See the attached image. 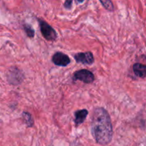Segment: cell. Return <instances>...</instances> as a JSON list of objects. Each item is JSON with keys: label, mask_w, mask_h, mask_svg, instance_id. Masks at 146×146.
Instances as JSON below:
<instances>
[{"label": "cell", "mask_w": 146, "mask_h": 146, "mask_svg": "<svg viewBox=\"0 0 146 146\" xmlns=\"http://www.w3.org/2000/svg\"><path fill=\"white\" fill-rule=\"evenodd\" d=\"M91 133L93 137L101 145H106L113 138V126L111 117L104 108L94 109L91 121Z\"/></svg>", "instance_id": "6da1fadb"}, {"label": "cell", "mask_w": 146, "mask_h": 146, "mask_svg": "<svg viewBox=\"0 0 146 146\" xmlns=\"http://www.w3.org/2000/svg\"><path fill=\"white\" fill-rule=\"evenodd\" d=\"M39 22L40 30L43 36L48 41H55L57 38L56 31L44 20L38 19Z\"/></svg>", "instance_id": "7a4b0ae2"}, {"label": "cell", "mask_w": 146, "mask_h": 146, "mask_svg": "<svg viewBox=\"0 0 146 146\" xmlns=\"http://www.w3.org/2000/svg\"><path fill=\"white\" fill-rule=\"evenodd\" d=\"M74 79L79 80L85 84H91L94 81L95 77L91 71L86 69H81L74 73Z\"/></svg>", "instance_id": "3957f363"}, {"label": "cell", "mask_w": 146, "mask_h": 146, "mask_svg": "<svg viewBox=\"0 0 146 146\" xmlns=\"http://www.w3.org/2000/svg\"><path fill=\"white\" fill-rule=\"evenodd\" d=\"M52 61L58 66H67L71 63V59L66 54L62 52H56L52 57Z\"/></svg>", "instance_id": "277c9868"}, {"label": "cell", "mask_w": 146, "mask_h": 146, "mask_svg": "<svg viewBox=\"0 0 146 146\" xmlns=\"http://www.w3.org/2000/svg\"><path fill=\"white\" fill-rule=\"evenodd\" d=\"M76 61L77 63H81L83 64L91 65L94 62V57L91 51H87L85 53H78L74 56Z\"/></svg>", "instance_id": "5b68a950"}, {"label": "cell", "mask_w": 146, "mask_h": 146, "mask_svg": "<svg viewBox=\"0 0 146 146\" xmlns=\"http://www.w3.org/2000/svg\"><path fill=\"white\" fill-rule=\"evenodd\" d=\"M8 80L9 82L11 84H14V85L19 84L22 81L21 71L17 68L11 70L8 75Z\"/></svg>", "instance_id": "8992f818"}, {"label": "cell", "mask_w": 146, "mask_h": 146, "mask_svg": "<svg viewBox=\"0 0 146 146\" xmlns=\"http://www.w3.org/2000/svg\"><path fill=\"white\" fill-rule=\"evenodd\" d=\"M88 112L86 109L79 110L75 112V123L76 125H81V123L84 122V121L86 118L87 115H88Z\"/></svg>", "instance_id": "52a82bcc"}, {"label": "cell", "mask_w": 146, "mask_h": 146, "mask_svg": "<svg viewBox=\"0 0 146 146\" xmlns=\"http://www.w3.org/2000/svg\"><path fill=\"white\" fill-rule=\"evenodd\" d=\"M133 70L135 76L140 78H145L146 76V67L145 65L136 63L133 66Z\"/></svg>", "instance_id": "ba28073f"}, {"label": "cell", "mask_w": 146, "mask_h": 146, "mask_svg": "<svg viewBox=\"0 0 146 146\" xmlns=\"http://www.w3.org/2000/svg\"><path fill=\"white\" fill-rule=\"evenodd\" d=\"M22 118L24 123L26 124L27 127L30 128V127H32L34 125V120H33L32 116H31V115L29 113L23 112Z\"/></svg>", "instance_id": "9c48e42d"}, {"label": "cell", "mask_w": 146, "mask_h": 146, "mask_svg": "<svg viewBox=\"0 0 146 146\" xmlns=\"http://www.w3.org/2000/svg\"><path fill=\"white\" fill-rule=\"evenodd\" d=\"M24 31L27 34V36L29 37V38H33L34 36V34H35V31H34V29L32 28L31 25L27 24H24Z\"/></svg>", "instance_id": "30bf717a"}, {"label": "cell", "mask_w": 146, "mask_h": 146, "mask_svg": "<svg viewBox=\"0 0 146 146\" xmlns=\"http://www.w3.org/2000/svg\"><path fill=\"white\" fill-rule=\"evenodd\" d=\"M100 2L103 4V6L104 7V8L106 9L107 10L110 11H113L114 10V6L113 4L111 1L109 0H106V1H100Z\"/></svg>", "instance_id": "8fae6325"}, {"label": "cell", "mask_w": 146, "mask_h": 146, "mask_svg": "<svg viewBox=\"0 0 146 146\" xmlns=\"http://www.w3.org/2000/svg\"><path fill=\"white\" fill-rule=\"evenodd\" d=\"M64 7L67 9H71V7H72V1L71 0L66 1L65 3H64Z\"/></svg>", "instance_id": "7c38bea8"}]
</instances>
